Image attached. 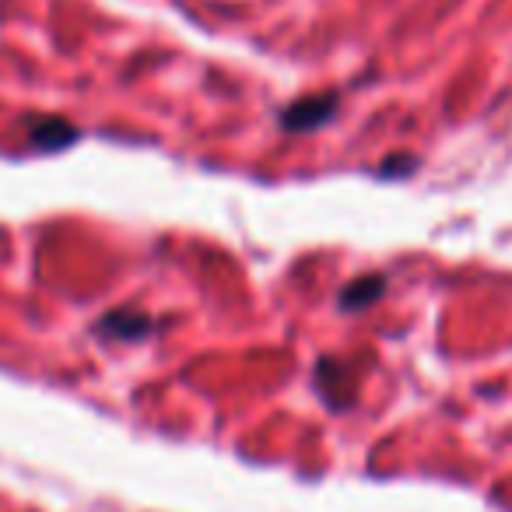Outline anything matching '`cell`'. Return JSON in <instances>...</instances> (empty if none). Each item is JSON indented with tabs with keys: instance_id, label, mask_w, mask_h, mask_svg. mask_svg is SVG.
Listing matches in <instances>:
<instances>
[{
	"instance_id": "6da1fadb",
	"label": "cell",
	"mask_w": 512,
	"mask_h": 512,
	"mask_svg": "<svg viewBox=\"0 0 512 512\" xmlns=\"http://www.w3.org/2000/svg\"><path fill=\"white\" fill-rule=\"evenodd\" d=\"M334 109H337L334 95L302 99V102H295V106L285 109V116H281V127H285V130H316V127H323L330 116H334Z\"/></svg>"
},
{
	"instance_id": "7a4b0ae2",
	"label": "cell",
	"mask_w": 512,
	"mask_h": 512,
	"mask_svg": "<svg viewBox=\"0 0 512 512\" xmlns=\"http://www.w3.org/2000/svg\"><path fill=\"white\" fill-rule=\"evenodd\" d=\"M316 390L323 393V400L330 407H348L351 397H355V383H351L348 369L341 362H334V358H323L316 365Z\"/></svg>"
},
{
	"instance_id": "3957f363",
	"label": "cell",
	"mask_w": 512,
	"mask_h": 512,
	"mask_svg": "<svg viewBox=\"0 0 512 512\" xmlns=\"http://www.w3.org/2000/svg\"><path fill=\"white\" fill-rule=\"evenodd\" d=\"M155 330V320L137 309H113L99 320V334H109L113 341H141Z\"/></svg>"
},
{
	"instance_id": "277c9868",
	"label": "cell",
	"mask_w": 512,
	"mask_h": 512,
	"mask_svg": "<svg viewBox=\"0 0 512 512\" xmlns=\"http://www.w3.org/2000/svg\"><path fill=\"white\" fill-rule=\"evenodd\" d=\"M29 137L36 148L57 151V148H64V144H71L74 137H78V130H74L67 120H36L29 127Z\"/></svg>"
},
{
	"instance_id": "5b68a950",
	"label": "cell",
	"mask_w": 512,
	"mask_h": 512,
	"mask_svg": "<svg viewBox=\"0 0 512 512\" xmlns=\"http://www.w3.org/2000/svg\"><path fill=\"white\" fill-rule=\"evenodd\" d=\"M383 288H386V281L379 278V274H365V278H358V281H351V285H344V292H341V309H365V306H372V302L383 295Z\"/></svg>"
},
{
	"instance_id": "8992f818",
	"label": "cell",
	"mask_w": 512,
	"mask_h": 512,
	"mask_svg": "<svg viewBox=\"0 0 512 512\" xmlns=\"http://www.w3.org/2000/svg\"><path fill=\"white\" fill-rule=\"evenodd\" d=\"M386 172H400V169H414V158H400V162H386Z\"/></svg>"
}]
</instances>
